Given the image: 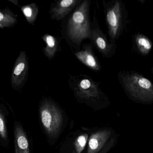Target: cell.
<instances>
[{
    "mask_svg": "<svg viewBox=\"0 0 153 153\" xmlns=\"http://www.w3.org/2000/svg\"><path fill=\"white\" fill-rule=\"evenodd\" d=\"M117 76L124 92L132 100L143 102L153 101V84L143 75L133 71H123Z\"/></svg>",
    "mask_w": 153,
    "mask_h": 153,
    "instance_id": "3957f363",
    "label": "cell"
},
{
    "mask_svg": "<svg viewBox=\"0 0 153 153\" xmlns=\"http://www.w3.org/2000/svg\"><path fill=\"white\" fill-rule=\"evenodd\" d=\"M91 41L104 58H111L116 52L117 45L116 43L109 42L101 30L96 16L95 11L91 25Z\"/></svg>",
    "mask_w": 153,
    "mask_h": 153,
    "instance_id": "8992f818",
    "label": "cell"
},
{
    "mask_svg": "<svg viewBox=\"0 0 153 153\" xmlns=\"http://www.w3.org/2000/svg\"><path fill=\"white\" fill-rule=\"evenodd\" d=\"M86 138L84 136H80L77 139L78 145L81 148L85 146L86 144Z\"/></svg>",
    "mask_w": 153,
    "mask_h": 153,
    "instance_id": "e0dca14e",
    "label": "cell"
},
{
    "mask_svg": "<svg viewBox=\"0 0 153 153\" xmlns=\"http://www.w3.org/2000/svg\"><path fill=\"white\" fill-rule=\"evenodd\" d=\"M9 114L7 107L0 103V145L7 149L9 146L7 117Z\"/></svg>",
    "mask_w": 153,
    "mask_h": 153,
    "instance_id": "8fae6325",
    "label": "cell"
},
{
    "mask_svg": "<svg viewBox=\"0 0 153 153\" xmlns=\"http://www.w3.org/2000/svg\"><path fill=\"white\" fill-rule=\"evenodd\" d=\"M90 7L89 0L81 1L71 15L67 24V38L79 49L84 40H91Z\"/></svg>",
    "mask_w": 153,
    "mask_h": 153,
    "instance_id": "6da1fadb",
    "label": "cell"
},
{
    "mask_svg": "<svg viewBox=\"0 0 153 153\" xmlns=\"http://www.w3.org/2000/svg\"><path fill=\"white\" fill-rule=\"evenodd\" d=\"M99 145V141L97 137L92 138L89 141V146L92 150H96L98 148Z\"/></svg>",
    "mask_w": 153,
    "mask_h": 153,
    "instance_id": "2e32d148",
    "label": "cell"
},
{
    "mask_svg": "<svg viewBox=\"0 0 153 153\" xmlns=\"http://www.w3.org/2000/svg\"><path fill=\"white\" fill-rule=\"evenodd\" d=\"M68 83L75 96L79 100L95 103L105 99V95L100 88V83L88 75H71Z\"/></svg>",
    "mask_w": 153,
    "mask_h": 153,
    "instance_id": "5b68a950",
    "label": "cell"
},
{
    "mask_svg": "<svg viewBox=\"0 0 153 153\" xmlns=\"http://www.w3.org/2000/svg\"><path fill=\"white\" fill-rule=\"evenodd\" d=\"M14 144L15 153H32L29 136L20 122L14 123Z\"/></svg>",
    "mask_w": 153,
    "mask_h": 153,
    "instance_id": "ba28073f",
    "label": "cell"
},
{
    "mask_svg": "<svg viewBox=\"0 0 153 153\" xmlns=\"http://www.w3.org/2000/svg\"><path fill=\"white\" fill-rule=\"evenodd\" d=\"M134 44L138 51L143 56L149 54L153 47L150 39L143 34L137 33L134 36Z\"/></svg>",
    "mask_w": 153,
    "mask_h": 153,
    "instance_id": "4fadbf2b",
    "label": "cell"
},
{
    "mask_svg": "<svg viewBox=\"0 0 153 153\" xmlns=\"http://www.w3.org/2000/svg\"><path fill=\"white\" fill-rule=\"evenodd\" d=\"M82 1V0H81ZM81 0H61L53 4L49 13L52 20H60L64 19L81 1Z\"/></svg>",
    "mask_w": 153,
    "mask_h": 153,
    "instance_id": "9c48e42d",
    "label": "cell"
},
{
    "mask_svg": "<svg viewBox=\"0 0 153 153\" xmlns=\"http://www.w3.org/2000/svg\"><path fill=\"white\" fill-rule=\"evenodd\" d=\"M9 1H10V2H12L13 4L16 5V6H19V5L18 1L17 0H9Z\"/></svg>",
    "mask_w": 153,
    "mask_h": 153,
    "instance_id": "ac0fdd59",
    "label": "cell"
},
{
    "mask_svg": "<svg viewBox=\"0 0 153 153\" xmlns=\"http://www.w3.org/2000/svg\"><path fill=\"white\" fill-rule=\"evenodd\" d=\"M17 21L16 16L8 7L0 10V28L12 27Z\"/></svg>",
    "mask_w": 153,
    "mask_h": 153,
    "instance_id": "5bb4252c",
    "label": "cell"
},
{
    "mask_svg": "<svg viewBox=\"0 0 153 153\" xmlns=\"http://www.w3.org/2000/svg\"><path fill=\"white\" fill-rule=\"evenodd\" d=\"M29 73L28 57L26 51H22L16 60L12 70L10 83L12 88L20 91L25 85Z\"/></svg>",
    "mask_w": 153,
    "mask_h": 153,
    "instance_id": "52a82bcc",
    "label": "cell"
},
{
    "mask_svg": "<svg viewBox=\"0 0 153 153\" xmlns=\"http://www.w3.org/2000/svg\"><path fill=\"white\" fill-rule=\"evenodd\" d=\"M103 5L110 41L112 43H115L124 32L128 13L121 1H104Z\"/></svg>",
    "mask_w": 153,
    "mask_h": 153,
    "instance_id": "277c9868",
    "label": "cell"
},
{
    "mask_svg": "<svg viewBox=\"0 0 153 153\" xmlns=\"http://www.w3.org/2000/svg\"><path fill=\"white\" fill-rule=\"evenodd\" d=\"M74 53L81 63L90 69L97 72L101 71V65L94 53L91 44L84 45L81 50L77 51Z\"/></svg>",
    "mask_w": 153,
    "mask_h": 153,
    "instance_id": "30bf717a",
    "label": "cell"
},
{
    "mask_svg": "<svg viewBox=\"0 0 153 153\" xmlns=\"http://www.w3.org/2000/svg\"><path fill=\"white\" fill-rule=\"evenodd\" d=\"M43 41L45 44V46L43 49L45 56L51 60L56 55L59 51V40L55 36L45 34L42 36Z\"/></svg>",
    "mask_w": 153,
    "mask_h": 153,
    "instance_id": "7c38bea8",
    "label": "cell"
},
{
    "mask_svg": "<svg viewBox=\"0 0 153 153\" xmlns=\"http://www.w3.org/2000/svg\"><path fill=\"white\" fill-rule=\"evenodd\" d=\"M38 119L40 127L49 144L58 138L63 123L61 111L50 97H43L38 106Z\"/></svg>",
    "mask_w": 153,
    "mask_h": 153,
    "instance_id": "7a4b0ae2",
    "label": "cell"
},
{
    "mask_svg": "<svg viewBox=\"0 0 153 153\" xmlns=\"http://www.w3.org/2000/svg\"><path fill=\"white\" fill-rule=\"evenodd\" d=\"M20 9L28 24L34 25L39 13V7L37 4L32 3L25 5L20 7Z\"/></svg>",
    "mask_w": 153,
    "mask_h": 153,
    "instance_id": "9a60e30c",
    "label": "cell"
}]
</instances>
